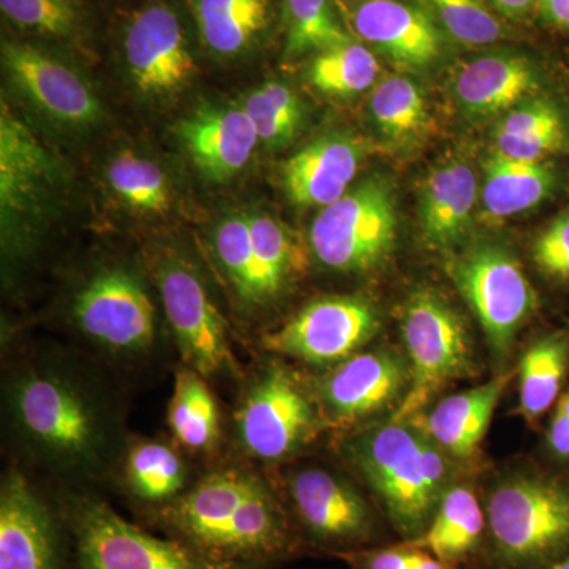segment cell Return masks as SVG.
I'll use <instances>...</instances> for the list:
<instances>
[{
    "label": "cell",
    "mask_w": 569,
    "mask_h": 569,
    "mask_svg": "<svg viewBox=\"0 0 569 569\" xmlns=\"http://www.w3.org/2000/svg\"><path fill=\"white\" fill-rule=\"evenodd\" d=\"M6 397L18 441L54 473L97 477L121 448V418L110 397L63 362L22 367L10 377Z\"/></svg>",
    "instance_id": "1"
},
{
    "label": "cell",
    "mask_w": 569,
    "mask_h": 569,
    "mask_svg": "<svg viewBox=\"0 0 569 569\" xmlns=\"http://www.w3.org/2000/svg\"><path fill=\"white\" fill-rule=\"evenodd\" d=\"M153 526L208 560L271 569L302 548L287 505L246 468L212 471L167 507Z\"/></svg>",
    "instance_id": "2"
},
{
    "label": "cell",
    "mask_w": 569,
    "mask_h": 569,
    "mask_svg": "<svg viewBox=\"0 0 569 569\" xmlns=\"http://www.w3.org/2000/svg\"><path fill=\"white\" fill-rule=\"evenodd\" d=\"M346 449L392 529L417 541L451 486L447 452L417 426L392 419L350 438Z\"/></svg>",
    "instance_id": "3"
},
{
    "label": "cell",
    "mask_w": 569,
    "mask_h": 569,
    "mask_svg": "<svg viewBox=\"0 0 569 569\" xmlns=\"http://www.w3.org/2000/svg\"><path fill=\"white\" fill-rule=\"evenodd\" d=\"M486 569H546L569 550V473L522 468L485 498Z\"/></svg>",
    "instance_id": "4"
},
{
    "label": "cell",
    "mask_w": 569,
    "mask_h": 569,
    "mask_svg": "<svg viewBox=\"0 0 569 569\" xmlns=\"http://www.w3.org/2000/svg\"><path fill=\"white\" fill-rule=\"evenodd\" d=\"M397 224L395 183L373 174L321 209L310 227V250L331 271L366 274L395 253Z\"/></svg>",
    "instance_id": "5"
},
{
    "label": "cell",
    "mask_w": 569,
    "mask_h": 569,
    "mask_svg": "<svg viewBox=\"0 0 569 569\" xmlns=\"http://www.w3.org/2000/svg\"><path fill=\"white\" fill-rule=\"evenodd\" d=\"M70 316L89 343L118 361L151 358L159 343L156 306L141 276L129 266L93 272L74 293Z\"/></svg>",
    "instance_id": "6"
},
{
    "label": "cell",
    "mask_w": 569,
    "mask_h": 569,
    "mask_svg": "<svg viewBox=\"0 0 569 569\" xmlns=\"http://www.w3.org/2000/svg\"><path fill=\"white\" fill-rule=\"evenodd\" d=\"M402 336L410 359V385L392 421L410 422L441 389L473 370L470 337L459 313L432 288L407 299Z\"/></svg>",
    "instance_id": "7"
},
{
    "label": "cell",
    "mask_w": 569,
    "mask_h": 569,
    "mask_svg": "<svg viewBox=\"0 0 569 569\" xmlns=\"http://www.w3.org/2000/svg\"><path fill=\"white\" fill-rule=\"evenodd\" d=\"M448 272L485 331L492 355L505 361L516 337L538 310V296L516 254L501 242H471L452 254Z\"/></svg>",
    "instance_id": "8"
},
{
    "label": "cell",
    "mask_w": 569,
    "mask_h": 569,
    "mask_svg": "<svg viewBox=\"0 0 569 569\" xmlns=\"http://www.w3.org/2000/svg\"><path fill=\"white\" fill-rule=\"evenodd\" d=\"M325 422L317 397L287 366L271 362L253 378L239 403L236 438L250 458L277 462L309 447Z\"/></svg>",
    "instance_id": "9"
},
{
    "label": "cell",
    "mask_w": 569,
    "mask_h": 569,
    "mask_svg": "<svg viewBox=\"0 0 569 569\" xmlns=\"http://www.w3.org/2000/svg\"><path fill=\"white\" fill-rule=\"evenodd\" d=\"M66 522L77 569H246L208 560L173 538L156 537L97 498L71 501Z\"/></svg>",
    "instance_id": "10"
},
{
    "label": "cell",
    "mask_w": 569,
    "mask_h": 569,
    "mask_svg": "<svg viewBox=\"0 0 569 569\" xmlns=\"http://www.w3.org/2000/svg\"><path fill=\"white\" fill-rule=\"evenodd\" d=\"M61 167L6 100L0 104V219L3 242L29 241L50 212Z\"/></svg>",
    "instance_id": "11"
},
{
    "label": "cell",
    "mask_w": 569,
    "mask_h": 569,
    "mask_svg": "<svg viewBox=\"0 0 569 569\" xmlns=\"http://www.w3.org/2000/svg\"><path fill=\"white\" fill-rule=\"evenodd\" d=\"M288 512L302 545L339 557L370 548L376 512L353 485L321 467L295 471L287 486Z\"/></svg>",
    "instance_id": "12"
},
{
    "label": "cell",
    "mask_w": 569,
    "mask_h": 569,
    "mask_svg": "<svg viewBox=\"0 0 569 569\" xmlns=\"http://www.w3.org/2000/svg\"><path fill=\"white\" fill-rule=\"evenodd\" d=\"M164 316L183 365L203 376L238 373L227 321L189 261L167 254L156 266Z\"/></svg>",
    "instance_id": "13"
},
{
    "label": "cell",
    "mask_w": 569,
    "mask_h": 569,
    "mask_svg": "<svg viewBox=\"0 0 569 569\" xmlns=\"http://www.w3.org/2000/svg\"><path fill=\"white\" fill-rule=\"evenodd\" d=\"M380 310L366 296L317 299L261 343L271 353L307 365H339L378 335Z\"/></svg>",
    "instance_id": "14"
},
{
    "label": "cell",
    "mask_w": 569,
    "mask_h": 569,
    "mask_svg": "<svg viewBox=\"0 0 569 569\" xmlns=\"http://www.w3.org/2000/svg\"><path fill=\"white\" fill-rule=\"evenodd\" d=\"M410 385V367L391 350L356 353L339 362L317 388L326 422L351 426L381 413ZM406 396V395H403Z\"/></svg>",
    "instance_id": "15"
},
{
    "label": "cell",
    "mask_w": 569,
    "mask_h": 569,
    "mask_svg": "<svg viewBox=\"0 0 569 569\" xmlns=\"http://www.w3.org/2000/svg\"><path fill=\"white\" fill-rule=\"evenodd\" d=\"M0 569H67L61 520L17 470L0 489Z\"/></svg>",
    "instance_id": "16"
},
{
    "label": "cell",
    "mask_w": 569,
    "mask_h": 569,
    "mask_svg": "<svg viewBox=\"0 0 569 569\" xmlns=\"http://www.w3.org/2000/svg\"><path fill=\"white\" fill-rule=\"evenodd\" d=\"M123 50L130 78L146 97L173 96L186 89L197 71L181 21L163 3L134 14Z\"/></svg>",
    "instance_id": "17"
},
{
    "label": "cell",
    "mask_w": 569,
    "mask_h": 569,
    "mask_svg": "<svg viewBox=\"0 0 569 569\" xmlns=\"http://www.w3.org/2000/svg\"><path fill=\"white\" fill-rule=\"evenodd\" d=\"M2 62L18 91L52 121L82 129L102 119V104L88 81L54 56L9 41Z\"/></svg>",
    "instance_id": "18"
},
{
    "label": "cell",
    "mask_w": 569,
    "mask_h": 569,
    "mask_svg": "<svg viewBox=\"0 0 569 569\" xmlns=\"http://www.w3.org/2000/svg\"><path fill=\"white\" fill-rule=\"evenodd\" d=\"M541 84V71L527 56L489 52L458 66L451 92L463 116L488 121L538 96Z\"/></svg>",
    "instance_id": "19"
},
{
    "label": "cell",
    "mask_w": 569,
    "mask_h": 569,
    "mask_svg": "<svg viewBox=\"0 0 569 569\" xmlns=\"http://www.w3.org/2000/svg\"><path fill=\"white\" fill-rule=\"evenodd\" d=\"M178 134L194 167L216 182L241 173L260 141L244 107L230 104L197 108L179 123Z\"/></svg>",
    "instance_id": "20"
},
{
    "label": "cell",
    "mask_w": 569,
    "mask_h": 569,
    "mask_svg": "<svg viewBox=\"0 0 569 569\" xmlns=\"http://www.w3.org/2000/svg\"><path fill=\"white\" fill-rule=\"evenodd\" d=\"M367 152L350 133H329L307 144L282 167L284 193L301 208H326L350 190Z\"/></svg>",
    "instance_id": "21"
},
{
    "label": "cell",
    "mask_w": 569,
    "mask_h": 569,
    "mask_svg": "<svg viewBox=\"0 0 569 569\" xmlns=\"http://www.w3.org/2000/svg\"><path fill=\"white\" fill-rule=\"evenodd\" d=\"M478 179L462 157H448L429 171L419 190L418 220L422 242L449 252L462 241L473 220Z\"/></svg>",
    "instance_id": "22"
},
{
    "label": "cell",
    "mask_w": 569,
    "mask_h": 569,
    "mask_svg": "<svg viewBox=\"0 0 569 569\" xmlns=\"http://www.w3.org/2000/svg\"><path fill=\"white\" fill-rule=\"evenodd\" d=\"M351 28L407 69H422L440 54V36L432 17L399 0H361L351 13Z\"/></svg>",
    "instance_id": "23"
},
{
    "label": "cell",
    "mask_w": 569,
    "mask_h": 569,
    "mask_svg": "<svg viewBox=\"0 0 569 569\" xmlns=\"http://www.w3.org/2000/svg\"><path fill=\"white\" fill-rule=\"evenodd\" d=\"M511 378L512 372L500 373L481 387L449 396L429 413H421L410 422L443 449L449 458H475L488 432L498 400Z\"/></svg>",
    "instance_id": "24"
},
{
    "label": "cell",
    "mask_w": 569,
    "mask_h": 569,
    "mask_svg": "<svg viewBox=\"0 0 569 569\" xmlns=\"http://www.w3.org/2000/svg\"><path fill=\"white\" fill-rule=\"evenodd\" d=\"M561 173L557 163L522 162L492 152L485 162L481 219L500 223L538 208L559 193Z\"/></svg>",
    "instance_id": "25"
},
{
    "label": "cell",
    "mask_w": 569,
    "mask_h": 569,
    "mask_svg": "<svg viewBox=\"0 0 569 569\" xmlns=\"http://www.w3.org/2000/svg\"><path fill=\"white\" fill-rule=\"evenodd\" d=\"M485 505L467 486H449L438 501L425 533L411 541L452 567L481 559L486 546Z\"/></svg>",
    "instance_id": "26"
},
{
    "label": "cell",
    "mask_w": 569,
    "mask_h": 569,
    "mask_svg": "<svg viewBox=\"0 0 569 569\" xmlns=\"http://www.w3.org/2000/svg\"><path fill=\"white\" fill-rule=\"evenodd\" d=\"M569 151V118L548 96H533L503 114L493 132V152L522 162H542Z\"/></svg>",
    "instance_id": "27"
},
{
    "label": "cell",
    "mask_w": 569,
    "mask_h": 569,
    "mask_svg": "<svg viewBox=\"0 0 569 569\" xmlns=\"http://www.w3.org/2000/svg\"><path fill=\"white\" fill-rule=\"evenodd\" d=\"M519 415L530 426L559 402L569 377V331L546 332L523 351L519 365Z\"/></svg>",
    "instance_id": "28"
},
{
    "label": "cell",
    "mask_w": 569,
    "mask_h": 569,
    "mask_svg": "<svg viewBox=\"0 0 569 569\" xmlns=\"http://www.w3.org/2000/svg\"><path fill=\"white\" fill-rule=\"evenodd\" d=\"M204 47L220 58L249 51L266 31L271 0H189Z\"/></svg>",
    "instance_id": "29"
},
{
    "label": "cell",
    "mask_w": 569,
    "mask_h": 569,
    "mask_svg": "<svg viewBox=\"0 0 569 569\" xmlns=\"http://www.w3.org/2000/svg\"><path fill=\"white\" fill-rule=\"evenodd\" d=\"M123 478L130 496L153 509L178 500L189 479V467L178 449L160 440L132 445L123 460Z\"/></svg>",
    "instance_id": "30"
},
{
    "label": "cell",
    "mask_w": 569,
    "mask_h": 569,
    "mask_svg": "<svg viewBox=\"0 0 569 569\" xmlns=\"http://www.w3.org/2000/svg\"><path fill=\"white\" fill-rule=\"evenodd\" d=\"M369 108L377 132L396 148L417 146L433 127L425 93L410 78L389 77L378 82Z\"/></svg>",
    "instance_id": "31"
},
{
    "label": "cell",
    "mask_w": 569,
    "mask_h": 569,
    "mask_svg": "<svg viewBox=\"0 0 569 569\" xmlns=\"http://www.w3.org/2000/svg\"><path fill=\"white\" fill-rule=\"evenodd\" d=\"M168 426L174 440L192 452H211L219 443L220 413L206 378L183 366L176 373L168 407Z\"/></svg>",
    "instance_id": "32"
},
{
    "label": "cell",
    "mask_w": 569,
    "mask_h": 569,
    "mask_svg": "<svg viewBox=\"0 0 569 569\" xmlns=\"http://www.w3.org/2000/svg\"><path fill=\"white\" fill-rule=\"evenodd\" d=\"M107 181L119 203L144 216H160L173 204V189L156 160L133 151L116 153L107 167Z\"/></svg>",
    "instance_id": "33"
},
{
    "label": "cell",
    "mask_w": 569,
    "mask_h": 569,
    "mask_svg": "<svg viewBox=\"0 0 569 569\" xmlns=\"http://www.w3.org/2000/svg\"><path fill=\"white\" fill-rule=\"evenodd\" d=\"M213 249L228 282L233 287L236 298L242 306L269 305L254 257L247 216H230L222 220L213 234Z\"/></svg>",
    "instance_id": "34"
},
{
    "label": "cell",
    "mask_w": 569,
    "mask_h": 569,
    "mask_svg": "<svg viewBox=\"0 0 569 569\" xmlns=\"http://www.w3.org/2000/svg\"><path fill=\"white\" fill-rule=\"evenodd\" d=\"M380 70L376 54L351 40L318 52L310 66L309 80L326 96L353 97L372 88Z\"/></svg>",
    "instance_id": "35"
},
{
    "label": "cell",
    "mask_w": 569,
    "mask_h": 569,
    "mask_svg": "<svg viewBox=\"0 0 569 569\" xmlns=\"http://www.w3.org/2000/svg\"><path fill=\"white\" fill-rule=\"evenodd\" d=\"M258 269L269 302L276 301L301 272L302 254L295 239L274 217L266 213L247 216Z\"/></svg>",
    "instance_id": "36"
},
{
    "label": "cell",
    "mask_w": 569,
    "mask_h": 569,
    "mask_svg": "<svg viewBox=\"0 0 569 569\" xmlns=\"http://www.w3.org/2000/svg\"><path fill=\"white\" fill-rule=\"evenodd\" d=\"M242 107L252 119L258 140L269 149L290 144L305 121L301 100L290 86L280 81L254 89Z\"/></svg>",
    "instance_id": "37"
},
{
    "label": "cell",
    "mask_w": 569,
    "mask_h": 569,
    "mask_svg": "<svg viewBox=\"0 0 569 569\" xmlns=\"http://www.w3.org/2000/svg\"><path fill=\"white\" fill-rule=\"evenodd\" d=\"M284 18L290 58L351 41L337 18L332 0H284Z\"/></svg>",
    "instance_id": "38"
},
{
    "label": "cell",
    "mask_w": 569,
    "mask_h": 569,
    "mask_svg": "<svg viewBox=\"0 0 569 569\" xmlns=\"http://www.w3.org/2000/svg\"><path fill=\"white\" fill-rule=\"evenodd\" d=\"M459 43L486 47L507 37V28L485 0H419Z\"/></svg>",
    "instance_id": "39"
},
{
    "label": "cell",
    "mask_w": 569,
    "mask_h": 569,
    "mask_svg": "<svg viewBox=\"0 0 569 569\" xmlns=\"http://www.w3.org/2000/svg\"><path fill=\"white\" fill-rule=\"evenodd\" d=\"M2 13L18 28L50 37H69L77 31L74 0H0Z\"/></svg>",
    "instance_id": "40"
},
{
    "label": "cell",
    "mask_w": 569,
    "mask_h": 569,
    "mask_svg": "<svg viewBox=\"0 0 569 569\" xmlns=\"http://www.w3.org/2000/svg\"><path fill=\"white\" fill-rule=\"evenodd\" d=\"M531 258L546 279L569 288V204L539 231L531 246Z\"/></svg>",
    "instance_id": "41"
},
{
    "label": "cell",
    "mask_w": 569,
    "mask_h": 569,
    "mask_svg": "<svg viewBox=\"0 0 569 569\" xmlns=\"http://www.w3.org/2000/svg\"><path fill=\"white\" fill-rule=\"evenodd\" d=\"M410 545L395 548H366L342 553L337 559L346 561L351 569H411Z\"/></svg>",
    "instance_id": "42"
},
{
    "label": "cell",
    "mask_w": 569,
    "mask_h": 569,
    "mask_svg": "<svg viewBox=\"0 0 569 569\" xmlns=\"http://www.w3.org/2000/svg\"><path fill=\"white\" fill-rule=\"evenodd\" d=\"M545 445L553 462L569 466V418H550Z\"/></svg>",
    "instance_id": "43"
},
{
    "label": "cell",
    "mask_w": 569,
    "mask_h": 569,
    "mask_svg": "<svg viewBox=\"0 0 569 569\" xmlns=\"http://www.w3.org/2000/svg\"><path fill=\"white\" fill-rule=\"evenodd\" d=\"M538 10L548 24L569 33V0H538Z\"/></svg>",
    "instance_id": "44"
},
{
    "label": "cell",
    "mask_w": 569,
    "mask_h": 569,
    "mask_svg": "<svg viewBox=\"0 0 569 569\" xmlns=\"http://www.w3.org/2000/svg\"><path fill=\"white\" fill-rule=\"evenodd\" d=\"M489 2L511 20H522L538 9V0H489Z\"/></svg>",
    "instance_id": "45"
},
{
    "label": "cell",
    "mask_w": 569,
    "mask_h": 569,
    "mask_svg": "<svg viewBox=\"0 0 569 569\" xmlns=\"http://www.w3.org/2000/svg\"><path fill=\"white\" fill-rule=\"evenodd\" d=\"M410 545V542H408ZM410 568L411 569H459L447 563V561L438 559L433 553L410 545Z\"/></svg>",
    "instance_id": "46"
},
{
    "label": "cell",
    "mask_w": 569,
    "mask_h": 569,
    "mask_svg": "<svg viewBox=\"0 0 569 569\" xmlns=\"http://www.w3.org/2000/svg\"><path fill=\"white\" fill-rule=\"evenodd\" d=\"M546 569H569V550L561 559L553 561V563Z\"/></svg>",
    "instance_id": "47"
}]
</instances>
